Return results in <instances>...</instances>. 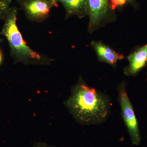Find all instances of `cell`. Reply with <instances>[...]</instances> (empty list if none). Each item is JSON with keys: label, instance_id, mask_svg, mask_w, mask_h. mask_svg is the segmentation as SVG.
<instances>
[{"label": "cell", "instance_id": "1", "mask_svg": "<svg viewBox=\"0 0 147 147\" xmlns=\"http://www.w3.org/2000/svg\"><path fill=\"white\" fill-rule=\"evenodd\" d=\"M71 93L65 105L78 123L98 125L107 120L111 105L108 95L89 86L82 78L71 88Z\"/></svg>", "mask_w": 147, "mask_h": 147}, {"label": "cell", "instance_id": "2", "mask_svg": "<svg viewBox=\"0 0 147 147\" xmlns=\"http://www.w3.org/2000/svg\"><path fill=\"white\" fill-rule=\"evenodd\" d=\"M19 9L16 7L8 9L3 19L4 24L0 35L7 40L11 57L14 64L22 63L25 65H48L55 59L42 53L33 50L24 40L17 25Z\"/></svg>", "mask_w": 147, "mask_h": 147}, {"label": "cell", "instance_id": "3", "mask_svg": "<svg viewBox=\"0 0 147 147\" xmlns=\"http://www.w3.org/2000/svg\"><path fill=\"white\" fill-rule=\"evenodd\" d=\"M117 90L119 102L124 122L127 128L132 144L138 146L141 141L139 124L133 106L127 95L125 83L122 82L119 84Z\"/></svg>", "mask_w": 147, "mask_h": 147}, {"label": "cell", "instance_id": "4", "mask_svg": "<svg viewBox=\"0 0 147 147\" xmlns=\"http://www.w3.org/2000/svg\"><path fill=\"white\" fill-rule=\"evenodd\" d=\"M28 21L40 23L49 18L50 11L57 7L56 0H16Z\"/></svg>", "mask_w": 147, "mask_h": 147}, {"label": "cell", "instance_id": "5", "mask_svg": "<svg viewBox=\"0 0 147 147\" xmlns=\"http://www.w3.org/2000/svg\"><path fill=\"white\" fill-rule=\"evenodd\" d=\"M88 16L90 17L89 30L92 31L100 22L112 15L113 10L110 0H88Z\"/></svg>", "mask_w": 147, "mask_h": 147}, {"label": "cell", "instance_id": "6", "mask_svg": "<svg viewBox=\"0 0 147 147\" xmlns=\"http://www.w3.org/2000/svg\"><path fill=\"white\" fill-rule=\"evenodd\" d=\"M129 65L125 68L127 76H135L144 68L147 63V44L138 48L127 57Z\"/></svg>", "mask_w": 147, "mask_h": 147}, {"label": "cell", "instance_id": "7", "mask_svg": "<svg viewBox=\"0 0 147 147\" xmlns=\"http://www.w3.org/2000/svg\"><path fill=\"white\" fill-rule=\"evenodd\" d=\"M63 6L65 10V19L76 16L79 18L88 15V0H56Z\"/></svg>", "mask_w": 147, "mask_h": 147}, {"label": "cell", "instance_id": "8", "mask_svg": "<svg viewBox=\"0 0 147 147\" xmlns=\"http://www.w3.org/2000/svg\"><path fill=\"white\" fill-rule=\"evenodd\" d=\"M91 45L97 53L99 60L101 61L114 65L117 61L123 58L122 55L116 53L101 42L93 41Z\"/></svg>", "mask_w": 147, "mask_h": 147}, {"label": "cell", "instance_id": "9", "mask_svg": "<svg viewBox=\"0 0 147 147\" xmlns=\"http://www.w3.org/2000/svg\"><path fill=\"white\" fill-rule=\"evenodd\" d=\"M12 0H0V21L3 20L7 11L10 7Z\"/></svg>", "mask_w": 147, "mask_h": 147}, {"label": "cell", "instance_id": "10", "mask_svg": "<svg viewBox=\"0 0 147 147\" xmlns=\"http://www.w3.org/2000/svg\"><path fill=\"white\" fill-rule=\"evenodd\" d=\"M112 9L115 10L116 9L126 5H134L135 0H110Z\"/></svg>", "mask_w": 147, "mask_h": 147}, {"label": "cell", "instance_id": "11", "mask_svg": "<svg viewBox=\"0 0 147 147\" xmlns=\"http://www.w3.org/2000/svg\"><path fill=\"white\" fill-rule=\"evenodd\" d=\"M33 147H53L43 143H38L34 145Z\"/></svg>", "mask_w": 147, "mask_h": 147}, {"label": "cell", "instance_id": "12", "mask_svg": "<svg viewBox=\"0 0 147 147\" xmlns=\"http://www.w3.org/2000/svg\"><path fill=\"white\" fill-rule=\"evenodd\" d=\"M4 59V55L2 50L0 48V66L1 65Z\"/></svg>", "mask_w": 147, "mask_h": 147}, {"label": "cell", "instance_id": "13", "mask_svg": "<svg viewBox=\"0 0 147 147\" xmlns=\"http://www.w3.org/2000/svg\"><path fill=\"white\" fill-rule=\"evenodd\" d=\"M4 41V40L2 38H1L0 37V43H2Z\"/></svg>", "mask_w": 147, "mask_h": 147}]
</instances>
